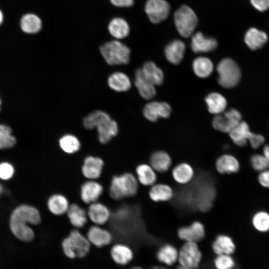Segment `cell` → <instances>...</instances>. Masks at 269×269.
Returning <instances> with one entry per match:
<instances>
[{"instance_id": "cell-1", "label": "cell", "mask_w": 269, "mask_h": 269, "mask_svg": "<svg viewBox=\"0 0 269 269\" xmlns=\"http://www.w3.org/2000/svg\"><path fill=\"white\" fill-rule=\"evenodd\" d=\"M40 221V214L36 208L22 204L13 211L10 217V229L18 239L28 242L34 237L33 230L28 225H37Z\"/></svg>"}, {"instance_id": "cell-2", "label": "cell", "mask_w": 269, "mask_h": 269, "mask_svg": "<svg viewBox=\"0 0 269 269\" xmlns=\"http://www.w3.org/2000/svg\"><path fill=\"white\" fill-rule=\"evenodd\" d=\"M84 127L88 130L97 128L98 139L102 144L109 142L116 136L118 133V127L107 113L98 110L92 112L83 120Z\"/></svg>"}, {"instance_id": "cell-3", "label": "cell", "mask_w": 269, "mask_h": 269, "mask_svg": "<svg viewBox=\"0 0 269 269\" xmlns=\"http://www.w3.org/2000/svg\"><path fill=\"white\" fill-rule=\"evenodd\" d=\"M138 182L136 177L131 173L115 175L110 185V196L114 200L134 196L137 192Z\"/></svg>"}, {"instance_id": "cell-4", "label": "cell", "mask_w": 269, "mask_h": 269, "mask_svg": "<svg viewBox=\"0 0 269 269\" xmlns=\"http://www.w3.org/2000/svg\"><path fill=\"white\" fill-rule=\"evenodd\" d=\"M90 245L86 236L76 229L63 240L62 248L64 255L69 259L83 258L89 253Z\"/></svg>"}, {"instance_id": "cell-5", "label": "cell", "mask_w": 269, "mask_h": 269, "mask_svg": "<svg viewBox=\"0 0 269 269\" xmlns=\"http://www.w3.org/2000/svg\"><path fill=\"white\" fill-rule=\"evenodd\" d=\"M100 51L109 65L127 64L130 61L131 50L119 40L114 39L104 43L100 47Z\"/></svg>"}, {"instance_id": "cell-6", "label": "cell", "mask_w": 269, "mask_h": 269, "mask_svg": "<svg viewBox=\"0 0 269 269\" xmlns=\"http://www.w3.org/2000/svg\"><path fill=\"white\" fill-rule=\"evenodd\" d=\"M173 20L177 32L185 38H188L194 34L198 22L194 10L185 4L181 5L174 12Z\"/></svg>"}, {"instance_id": "cell-7", "label": "cell", "mask_w": 269, "mask_h": 269, "mask_svg": "<svg viewBox=\"0 0 269 269\" xmlns=\"http://www.w3.org/2000/svg\"><path fill=\"white\" fill-rule=\"evenodd\" d=\"M202 254L197 243L184 242L179 250L176 269H197Z\"/></svg>"}, {"instance_id": "cell-8", "label": "cell", "mask_w": 269, "mask_h": 269, "mask_svg": "<svg viewBox=\"0 0 269 269\" xmlns=\"http://www.w3.org/2000/svg\"><path fill=\"white\" fill-rule=\"evenodd\" d=\"M218 82L223 87L230 88L236 86L241 78V72L237 63L232 59H222L217 67Z\"/></svg>"}, {"instance_id": "cell-9", "label": "cell", "mask_w": 269, "mask_h": 269, "mask_svg": "<svg viewBox=\"0 0 269 269\" xmlns=\"http://www.w3.org/2000/svg\"><path fill=\"white\" fill-rule=\"evenodd\" d=\"M144 9L149 20L158 24L168 17L170 5L166 0H146Z\"/></svg>"}, {"instance_id": "cell-10", "label": "cell", "mask_w": 269, "mask_h": 269, "mask_svg": "<svg viewBox=\"0 0 269 269\" xmlns=\"http://www.w3.org/2000/svg\"><path fill=\"white\" fill-rule=\"evenodd\" d=\"M240 113L235 109H230L224 113L216 115L213 118L214 128L221 132L229 133L241 121Z\"/></svg>"}, {"instance_id": "cell-11", "label": "cell", "mask_w": 269, "mask_h": 269, "mask_svg": "<svg viewBox=\"0 0 269 269\" xmlns=\"http://www.w3.org/2000/svg\"><path fill=\"white\" fill-rule=\"evenodd\" d=\"M179 238L184 242L198 243L205 236L204 225L199 221H195L190 225L180 228L177 232Z\"/></svg>"}, {"instance_id": "cell-12", "label": "cell", "mask_w": 269, "mask_h": 269, "mask_svg": "<svg viewBox=\"0 0 269 269\" xmlns=\"http://www.w3.org/2000/svg\"><path fill=\"white\" fill-rule=\"evenodd\" d=\"M218 46L217 40L214 37L204 35L198 31L192 35L191 47L197 53L212 51Z\"/></svg>"}, {"instance_id": "cell-13", "label": "cell", "mask_w": 269, "mask_h": 269, "mask_svg": "<svg viewBox=\"0 0 269 269\" xmlns=\"http://www.w3.org/2000/svg\"><path fill=\"white\" fill-rule=\"evenodd\" d=\"M171 111V107L167 103L151 102L144 106L143 114L148 120L155 122L159 118H167L169 117Z\"/></svg>"}, {"instance_id": "cell-14", "label": "cell", "mask_w": 269, "mask_h": 269, "mask_svg": "<svg viewBox=\"0 0 269 269\" xmlns=\"http://www.w3.org/2000/svg\"><path fill=\"white\" fill-rule=\"evenodd\" d=\"M104 165V161L100 157L89 155L84 159L81 171L86 178L95 180L101 175Z\"/></svg>"}, {"instance_id": "cell-15", "label": "cell", "mask_w": 269, "mask_h": 269, "mask_svg": "<svg viewBox=\"0 0 269 269\" xmlns=\"http://www.w3.org/2000/svg\"><path fill=\"white\" fill-rule=\"evenodd\" d=\"M103 192V186L95 180H89L83 183L80 188V197L86 204L97 202Z\"/></svg>"}, {"instance_id": "cell-16", "label": "cell", "mask_w": 269, "mask_h": 269, "mask_svg": "<svg viewBox=\"0 0 269 269\" xmlns=\"http://www.w3.org/2000/svg\"><path fill=\"white\" fill-rule=\"evenodd\" d=\"M86 237L90 244L99 248L109 245L113 240V236L109 231L96 225L89 228Z\"/></svg>"}, {"instance_id": "cell-17", "label": "cell", "mask_w": 269, "mask_h": 269, "mask_svg": "<svg viewBox=\"0 0 269 269\" xmlns=\"http://www.w3.org/2000/svg\"><path fill=\"white\" fill-rule=\"evenodd\" d=\"M88 218L95 225L102 226L110 219L109 209L104 204L95 202L89 204L87 211Z\"/></svg>"}, {"instance_id": "cell-18", "label": "cell", "mask_w": 269, "mask_h": 269, "mask_svg": "<svg viewBox=\"0 0 269 269\" xmlns=\"http://www.w3.org/2000/svg\"><path fill=\"white\" fill-rule=\"evenodd\" d=\"M108 30L110 34L117 40L127 37L130 33V26L128 22L121 17L112 18L108 24Z\"/></svg>"}, {"instance_id": "cell-19", "label": "cell", "mask_w": 269, "mask_h": 269, "mask_svg": "<svg viewBox=\"0 0 269 269\" xmlns=\"http://www.w3.org/2000/svg\"><path fill=\"white\" fill-rule=\"evenodd\" d=\"M134 84L143 99L150 100L155 96V85L144 76L141 68L138 69L135 72Z\"/></svg>"}, {"instance_id": "cell-20", "label": "cell", "mask_w": 269, "mask_h": 269, "mask_svg": "<svg viewBox=\"0 0 269 269\" xmlns=\"http://www.w3.org/2000/svg\"><path fill=\"white\" fill-rule=\"evenodd\" d=\"M179 250L173 245L165 244L157 250L156 258L164 267H169L177 263Z\"/></svg>"}, {"instance_id": "cell-21", "label": "cell", "mask_w": 269, "mask_h": 269, "mask_svg": "<svg viewBox=\"0 0 269 269\" xmlns=\"http://www.w3.org/2000/svg\"><path fill=\"white\" fill-rule=\"evenodd\" d=\"M268 40L267 34L264 31L256 27L249 28L244 36L246 44L252 50L262 48L267 43Z\"/></svg>"}, {"instance_id": "cell-22", "label": "cell", "mask_w": 269, "mask_h": 269, "mask_svg": "<svg viewBox=\"0 0 269 269\" xmlns=\"http://www.w3.org/2000/svg\"><path fill=\"white\" fill-rule=\"evenodd\" d=\"M185 49V44L182 41L174 39L166 46L164 49L165 56L171 63L178 64L182 60Z\"/></svg>"}, {"instance_id": "cell-23", "label": "cell", "mask_w": 269, "mask_h": 269, "mask_svg": "<svg viewBox=\"0 0 269 269\" xmlns=\"http://www.w3.org/2000/svg\"><path fill=\"white\" fill-rule=\"evenodd\" d=\"M212 249L216 255H232L236 250V245L232 238L224 234L218 235L212 244Z\"/></svg>"}, {"instance_id": "cell-24", "label": "cell", "mask_w": 269, "mask_h": 269, "mask_svg": "<svg viewBox=\"0 0 269 269\" xmlns=\"http://www.w3.org/2000/svg\"><path fill=\"white\" fill-rule=\"evenodd\" d=\"M110 254L114 262L121 266L128 264L134 257L132 249L128 245L121 243L114 245L111 249Z\"/></svg>"}, {"instance_id": "cell-25", "label": "cell", "mask_w": 269, "mask_h": 269, "mask_svg": "<svg viewBox=\"0 0 269 269\" xmlns=\"http://www.w3.org/2000/svg\"><path fill=\"white\" fill-rule=\"evenodd\" d=\"M215 166L221 174H231L237 172L240 169L238 160L231 154H223L216 161Z\"/></svg>"}, {"instance_id": "cell-26", "label": "cell", "mask_w": 269, "mask_h": 269, "mask_svg": "<svg viewBox=\"0 0 269 269\" xmlns=\"http://www.w3.org/2000/svg\"><path fill=\"white\" fill-rule=\"evenodd\" d=\"M66 214L71 224L77 229L83 228L87 223V212L76 203L70 204Z\"/></svg>"}, {"instance_id": "cell-27", "label": "cell", "mask_w": 269, "mask_h": 269, "mask_svg": "<svg viewBox=\"0 0 269 269\" xmlns=\"http://www.w3.org/2000/svg\"><path fill=\"white\" fill-rule=\"evenodd\" d=\"M70 206L68 199L61 194L51 195L47 201L49 211L55 215H62L66 213Z\"/></svg>"}, {"instance_id": "cell-28", "label": "cell", "mask_w": 269, "mask_h": 269, "mask_svg": "<svg viewBox=\"0 0 269 269\" xmlns=\"http://www.w3.org/2000/svg\"><path fill=\"white\" fill-rule=\"evenodd\" d=\"M149 162L155 171L164 172L169 169L172 160L169 155L166 152L157 151L151 154Z\"/></svg>"}, {"instance_id": "cell-29", "label": "cell", "mask_w": 269, "mask_h": 269, "mask_svg": "<svg viewBox=\"0 0 269 269\" xmlns=\"http://www.w3.org/2000/svg\"><path fill=\"white\" fill-rule=\"evenodd\" d=\"M194 175L192 167L185 162L177 164L172 171L173 178L176 182L181 184H185L190 182Z\"/></svg>"}, {"instance_id": "cell-30", "label": "cell", "mask_w": 269, "mask_h": 269, "mask_svg": "<svg viewBox=\"0 0 269 269\" xmlns=\"http://www.w3.org/2000/svg\"><path fill=\"white\" fill-rule=\"evenodd\" d=\"M136 179L141 184L144 186H152L155 184L157 176L155 171L149 164L142 163L136 169Z\"/></svg>"}, {"instance_id": "cell-31", "label": "cell", "mask_w": 269, "mask_h": 269, "mask_svg": "<svg viewBox=\"0 0 269 269\" xmlns=\"http://www.w3.org/2000/svg\"><path fill=\"white\" fill-rule=\"evenodd\" d=\"M215 195V189L211 185L204 186L197 193L196 205L202 211L208 210L212 206Z\"/></svg>"}, {"instance_id": "cell-32", "label": "cell", "mask_w": 269, "mask_h": 269, "mask_svg": "<svg viewBox=\"0 0 269 269\" xmlns=\"http://www.w3.org/2000/svg\"><path fill=\"white\" fill-rule=\"evenodd\" d=\"M172 188L165 184H154L149 191V196L154 202L167 201L173 197Z\"/></svg>"}, {"instance_id": "cell-33", "label": "cell", "mask_w": 269, "mask_h": 269, "mask_svg": "<svg viewBox=\"0 0 269 269\" xmlns=\"http://www.w3.org/2000/svg\"><path fill=\"white\" fill-rule=\"evenodd\" d=\"M251 133L248 124L241 121L229 134L234 143L242 147L246 145Z\"/></svg>"}, {"instance_id": "cell-34", "label": "cell", "mask_w": 269, "mask_h": 269, "mask_svg": "<svg viewBox=\"0 0 269 269\" xmlns=\"http://www.w3.org/2000/svg\"><path fill=\"white\" fill-rule=\"evenodd\" d=\"M108 83L111 89L117 92H126L131 87V82L128 76L121 72L111 74L108 78Z\"/></svg>"}, {"instance_id": "cell-35", "label": "cell", "mask_w": 269, "mask_h": 269, "mask_svg": "<svg viewBox=\"0 0 269 269\" xmlns=\"http://www.w3.org/2000/svg\"><path fill=\"white\" fill-rule=\"evenodd\" d=\"M208 111L215 115L223 113L227 107V101L223 96L216 92L209 94L205 98Z\"/></svg>"}, {"instance_id": "cell-36", "label": "cell", "mask_w": 269, "mask_h": 269, "mask_svg": "<svg viewBox=\"0 0 269 269\" xmlns=\"http://www.w3.org/2000/svg\"><path fill=\"white\" fill-rule=\"evenodd\" d=\"M20 25L23 32L34 34L40 31L42 28V21L37 15L33 13H27L21 17Z\"/></svg>"}, {"instance_id": "cell-37", "label": "cell", "mask_w": 269, "mask_h": 269, "mask_svg": "<svg viewBox=\"0 0 269 269\" xmlns=\"http://www.w3.org/2000/svg\"><path fill=\"white\" fill-rule=\"evenodd\" d=\"M141 69L144 76L154 85H159L162 83L163 73L153 62H146Z\"/></svg>"}, {"instance_id": "cell-38", "label": "cell", "mask_w": 269, "mask_h": 269, "mask_svg": "<svg viewBox=\"0 0 269 269\" xmlns=\"http://www.w3.org/2000/svg\"><path fill=\"white\" fill-rule=\"evenodd\" d=\"M193 69L196 76L205 78L209 76L213 71V64L210 59L201 56L196 58L193 62Z\"/></svg>"}, {"instance_id": "cell-39", "label": "cell", "mask_w": 269, "mask_h": 269, "mask_svg": "<svg viewBox=\"0 0 269 269\" xmlns=\"http://www.w3.org/2000/svg\"><path fill=\"white\" fill-rule=\"evenodd\" d=\"M61 149L67 154H73L77 152L81 147V143L78 138L72 134H65L59 141Z\"/></svg>"}, {"instance_id": "cell-40", "label": "cell", "mask_w": 269, "mask_h": 269, "mask_svg": "<svg viewBox=\"0 0 269 269\" xmlns=\"http://www.w3.org/2000/svg\"><path fill=\"white\" fill-rule=\"evenodd\" d=\"M252 224L256 230L265 233L269 231V214L265 211L257 212L252 218Z\"/></svg>"}, {"instance_id": "cell-41", "label": "cell", "mask_w": 269, "mask_h": 269, "mask_svg": "<svg viewBox=\"0 0 269 269\" xmlns=\"http://www.w3.org/2000/svg\"><path fill=\"white\" fill-rule=\"evenodd\" d=\"M16 143L11 129L7 126L0 124V149L12 147Z\"/></svg>"}, {"instance_id": "cell-42", "label": "cell", "mask_w": 269, "mask_h": 269, "mask_svg": "<svg viewBox=\"0 0 269 269\" xmlns=\"http://www.w3.org/2000/svg\"><path fill=\"white\" fill-rule=\"evenodd\" d=\"M215 269H234L236 262L232 255H216L213 261Z\"/></svg>"}, {"instance_id": "cell-43", "label": "cell", "mask_w": 269, "mask_h": 269, "mask_svg": "<svg viewBox=\"0 0 269 269\" xmlns=\"http://www.w3.org/2000/svg\"><path fill=\"white\" fill-rule=\"evenodd\" d=\"M252 167L256 171L262 172L269 167V164L264 155L255 154L250 159Z\"/></svg>"}, {"instance_id": "cell-44", "label": "cell", "mask_w": 269, "mask_h": 269, "mask_svg": "<svg viewBox=\"0 0 269 269\" xmlns=\"http://www.w3.org/2000/svg\"><path fill=\"white\" fill-rule=\"evenodd\" d=\"M14 172V168L10 163L6 162L0 163V179L4 180H8L13 176Z\"/></svg>"}, {"instance_id": "cell-45", "label": "cell", "mask_w": 269, "mask_h": 269, "mask_svg": "<svg viewBox=\"0 0 269 269\" xmlns=\"http://www.w3.org/2000/svg\"><path fill=\"white\" fill-rule=\"evenodd\" d=\"M248 141L253 148L257 149L263 144L265 141V138L261 134L251 133Z\"/></svg>"}, {"instance_id": "cell-46", "label": "cell", "mask_w": 269, "mask_h": 269, "mask_svg": "<svg viewBox=\"0 0 269 269\" xmlns=\"http://www.w3.org/2000/svg\"><path fill=\"white\" fill-rule=\"evenodd\" d=\"M251 5L258 11L265 12L269 9V0H250Z\"/></svg>"}, {"instance_id": "cell-47", "label": "cell", "mask_w": 269, "mask_h": 269, "mask_svg": "<svg viewBox=\"0 0 269 269\" xmlns=\"http://www.w3.org/2000/svg\"><path fill=\"white\" fill-rule=\"evenodd\" d=\"M258 181L263 187L269 188V167L260 172Z\"/></svg>"}, {"instance_id": "cell-48", "label": "cell", "mask_w": 269, "mask_h": 269, "mask_svg": "<svg viewBox=\"0 0 269 269\" xmlns=\"http://www.w3.org/2000/svg\"><path fill=\"white\" fill-rule=\"evenodd\" d=\"M109 1L113 5L119 8L130 7L134 4V0H109Z\"/></svg>"}, {"instance_id": "cell-49", "label": "cell", "mask_w": 269, "mask_h": 269, "mask_svg": "<svg viewBox=\"0 0 269 269\" xmlns=\"http://www.w3.org/2000/svg\"><path fill=\"white\" fill-rule=\"evenodd\" d=\"M263 154L267 159L269 164V145L265 146L263 149Z\"/></svg>"}, {"instance_id": "cell-50", "label": "cell", "mask_w": 269, "mask_h": 269, "mask_svg": "<svg viewBox=\"0 0 269 269\" xmlns=\"http://www.w3.org/2000/svg\"><path fill=\"white\" fill-rule=\"evenodd\" d=\"M3 20V15L2 11L0 9V25L2 23Z\"/></svg>"}, {"instance_id": "cell-51", "label": "cell", "mask_w": 269, "mask_h": 269, "mask_svg": "<svg viewBox=\"0 0 269 269\" xmlns=\"http://www.w3.org/2000/svg\"><path fill=\"white\" fill-rule=\"evenodd\" d=\"M130 269H144L140 267H134L133 268H131Z\"/></svg>"}, {"instance_id": "cell-52", "label": "cell", "mask_w": 269, "mask_h": 269, "mask_svg": "<svg viewBox=\"0 0 269 269\" xmlns=\"http://www.w3.org/2000/svg\"><path fill=\"white\" fill-rule=\"evenodd\" d=\"M2 191H3V188H2V185L0 184V195L1 193L2 192Z\"/></svg>"}, {"instance_id": "cell-53", "label": "cell", "mask_w": 269, "mask_h": 269, "mask_svg": "<svg viewBox=\"0 0 269 269\" xmlns=\"http://www.w3.org/2000/svg\"><path fill=\"white\" fill-rule=\"evenodd\" d=\"M159 269H170L168 267H159Z\"/></svg>"}, {"instance_id": "cell-54", "label": "cell", "mask_w": 269, "mask_h": 269, "mask_svg": "<svg viewBox=\"0 0 269 269\" xmlns=\"http://www.w3.org/2000/svg\"><path fill=\"white\" fill-rule=\"evenodd\" d=\"M151 269H159V267L155 266L151 268Z\"/></svg>"}, {"instance_id": "cell-55", "label": "cell", "mask_w": 269, "mask_h": 269, "mask_svg": "<svg viewBox=\"0 0 269 269\" xmlns=\"http://www.w3.org/2000/svg\"><path fill=\"white\" fill-rule=\"evenodd\" d=\"M0 104H1V102H0Z\"/></svg>"}]
</instances>
